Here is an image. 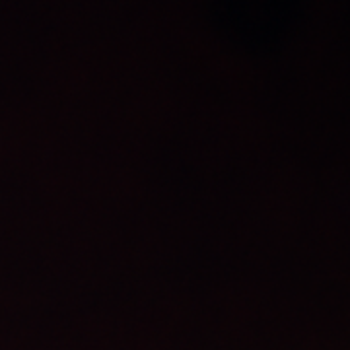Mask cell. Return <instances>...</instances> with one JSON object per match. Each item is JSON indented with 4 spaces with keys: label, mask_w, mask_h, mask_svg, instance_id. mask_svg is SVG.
Segmentation results:
<instances>
[]
</instances>
